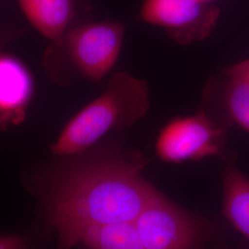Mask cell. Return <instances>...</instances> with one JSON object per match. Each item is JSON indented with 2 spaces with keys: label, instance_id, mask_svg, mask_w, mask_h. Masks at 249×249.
Wrapping results in <instances>:
<instances>
[{
  "label": "cell",
  "instance_id": "7c38bea8",
  "mask_svg": "<svg viewBox=\"0 0 249 249\" xmlns=\"http://www.w3.org/2000/svg\"><path fill=\"white\" fill-rule=\"evenodd\" d=\"M0 249H33L31 240L21 234L0 235Z\"/></svg>",
  "mask_w": 249,
  "mask_h": 249
},
{
  "label": "cell",
  "instance_id": "277c9868",
  "mask_svg": "<svg viewBox=\"0 0 249 249\" xmlns=\"http://www.w3.org/2000/svg\"><path fill=\"white\" fill-rule=\"evenodd\" d=\"M135 223L146 249H208L226 234L221 223L188 211L160 191Z\"/></svg>",
  "mask_w": 249,
  "mask_h": 249
},
{
  "label": "cell",
  "instance_id": "7a4b0ae2",
  "mask_svg": "<svg viewBox=\"0 0 249 249\" xmlns=\"http://www.w3.org/2000/svg\"><path fill=\"white\" fill-rule=\"evenodd\" d=\"M150 108L145 80L124 71L116 72L97 98L83 107L64 126L51 145L55 157L86 151L107 134L132 126Z\"/></svg>",
  "mask_w": 249,
  "mask_h": 249
},
{
  "label": "cell",
  "instance_id": "6da1fadb",
  "mask_svg": "<svg viewBox=\"0 0 249 249\" xmlns=\"http://www.w3.org/2000/svg\"><path fill=\"white\" fill-rule=\"evenodd\" d=\"M142 154L115 140L56 157L25 178L47 227L72 249L92 225L135 221L160 191L144 177Z\"/></svg>",
  "mask_w": 249,
  "mask_h": 249
},
{
  "label": "cell",
  "instance_id": "5b68a950",
  "mask_svg": "<svg viewBox=\"0 0 249 249\" xmlns=\"http://www.w3.org/2000/svg\"><path fill=\"white\" fill-rule=\"evenodd\" d=\"M227 125L206 113L178 116L165 124L157 137L155 151L164 162L196 161L223 154Z\"/></svg>",
  "mask_w": 249,
  "mask_h": 249
},
{
  "label": "cell",
  "instance_id": "ba28073f",
  "mask_svg": "<svg viewBox=\"0 0 249 249\" xmlns=\"http://www.w3.org/2000/svg\"><path fill=\"white\" fill-rule=\"evenodd\" d=\"M31 25L55 44L75 25L82 8L81 0H17Z\"/></svg>",
  "mask_w": 249,
  "mask_h": 249
},
{
  "label": "cell",
  "instance_id": "9c48e42d",
  "mask_svg": "<svg viewBox=\"0 0 249 249\" xmlns=\"http://www.w3.org/2000/svg\"><path fill=\"white\" fill-rule=\"evenodd\" d=\"M221 184L223 219L249 244V177L229 158L221 173Z\"/></svg>",
  "mask_w": 249,
  "mask_h": 249
},
{
  "label": "cell",
  "instance_id": "4fadbf2b",
  "mask_svg": "<svg viewBox=\"0 0 249 249\" xmlns=\"http://www.w3.org/2000/svg\"><path fill=\"white\" fill-rule=\"evenodd\" d=\"M224 73L234 75L249 81V58L228 67Z\"/></svg>",
  "mask_w": 249,
  "mask_h": 249
},
{
  "label": "cell",
  "instance_id": "2e32d148",
  "mask_svg": "<svg viewBox=\"0 0 249 249\" xmlns=\"http://www.w3.org/2000/svg\"><path fill=\"white\" fill-rule=\"evenodd\" d=\"M55 249H71L69 247H67L65 244H63L61 242L57 241V245H56V248Z\"/></svg>",
  "mask_w": 249,
  "mask_h": 249
},
{
  "label": "cell",
  "instance_id": "52a82bcc",
  "mask_svg": "<svg viewBox=\"0 0 249 249\" xmlns=\"http://www.w3.org/2000/svg\"><path fill=\"white\" fill-rule=\"evenodd\" d=\"M34 94V80L24 63L0 51V128L24 121Z\"/></svg>",
  "mask_w": 249,
  "mask_h": 249
},
{
  "label": "cell",
  "instance_id": "8fae6325",
  "mask_svg": "<svg viewBox=\"0 0 249 249\" xmlns=\"http://www.w3.org/2000/svg\"><path fill=\"white\" fill-rule=\"evenodd\" d=\"M223 90V107L227 118L249 133V81L227 74Z\"/></svg>",
  "mask_w": 249,
  "mask_h": 249
},
{
  "label": "cell",
  "instance_id": "8992f818",
  "mask_svg": "<svg viewBox=\"0 0 249 249\" xmlns=\"http://www.w3.org/2000/svg\"><path fill=\"white\" fill-rule=\"evenodd\" d=\"M220 13L219 8L200 0H144L141 18L165 29L179 44L188 45L210 36Z\"/></svg>",
  "mask_w": 249,
  "mask_h": 249
},
{
  "label": "cell",
  "instance_id": "ac0fdd59",
  "mask_svg": "<svg viewBox=\"0 0 249 249\" xmlns=\"http://www.w3.org/2000/svg\"><path fill=\"white\" fill-rule=\"evenodd\" d=\"M80 249H87V248H84V247H81V246H80Z\"/></svg>",
  "mask_w": 249,
  "mask_h": 249
},
{
  "label": "cell",
  "instance_id": "3957f363",
  "mask_svg": "<svg viewBox=\"0 0 249 249\" xmlns=\"http://www.w3.org/2000/svg\"><path fill=\"white\" fill-rule=\"evenodd\" d=\"M124 36V25L118 21L80 22L46 51L45 70L54 81L65 70L92 81L102 80L117 61Z\"/></svg>",
  "mask_w": 249,
  "mask_h": 249
},
{
  "label": "cell",
  "instance_id": "5bb4252c",
  "mask_svg": "<svg viewBox=\"0 0 249 249\" xmlns=\"http://www.w3.org/2000/svg\"><path fill=\"white\" fill-rule=\"evenodd\" d=\"M20 34H22V30L15 28H2L0 29V51L3 50V47L9 44L10 41L16 39Z\"/></svg>",
  "mask_w": 249,
  "mask_h": 249
},
{
  "label": "cell",
  "instance_id": "9a60e30c",
  "mask_svg": "<svg viewBox=\"0 0 249 249\" xmlns=\"http://www.w3.org/2000/svg\"><path fill=\"white\" fill-rule=\"evenodd\" d=\"M212 249H249V244L242 245V246H237V247H232V246H228L225 244H219L216 247H214Z\"/></svg>",
  "mask_w": 249,
  "mask_h": 249
},
{
  "label": "cell",
  "instance_id": "30bf717a",
  "mask_svg": "<svg viewBox=\"0 0 249 249\" xmlns=\"http://www.w3.org/2000/svg\"><path fill=\"white\" fill-rule=\"evenodd\" d=\"M76 246L89 249H146L135 221L89 226L78 235Z\"/></svg>",
  "mask_w": 249,
  "mask_h": 249
},
{
  "label": "cell",
  "instance_id": "e0dca14e",
  "mask_svg": "<svg viewBox=\"0 0 249 249\" xmlns=\"http://www.w3.org/2000/svg\"><path fill=\"white\" fill-rule=\"evenodd\" d=\"M200 1H202V2H206V3H211L212 1H213V0H200Z\"/></svg>",
  "mask_w": 249,
  "mask_h": 249
}]
</instances>
